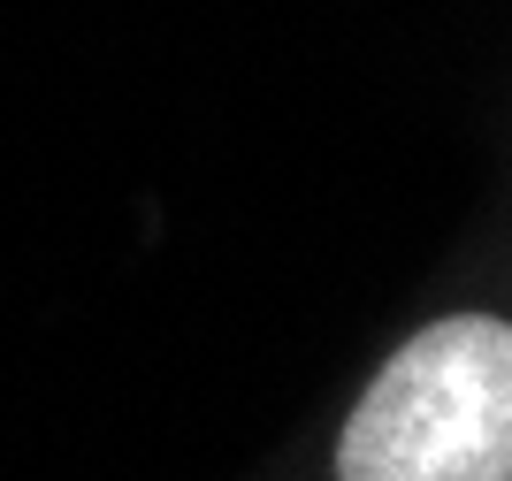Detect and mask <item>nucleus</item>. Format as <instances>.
I'll return each mask as SVG.
<instances>
[{"instance_id": "obj_1", "label": "nucleus", "mask_w": 512, "mask_h": 481, "mask_svg": "<svg viewBox=\"0 0 512 481\" xmlns=\"http://www.w3.org/2000/svg\"><path fill=\"white\" fill-rule=\"evenodd\" d=\"M337 481H512V321H436L344 420Z\"/></svg>"}]
</instances>
